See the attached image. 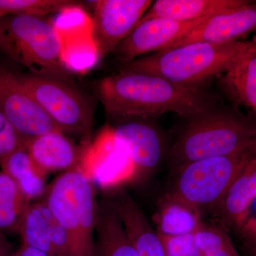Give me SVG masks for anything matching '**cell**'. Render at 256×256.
I'll use <instances>...</instances> for the list:
<instances>
[{"label": "cell", "instance_id": "cell-1", "mask_svg": "<svg viewBox=\"0 0 256 256\" xmlns=\"http://www.w3.org/2000/svg\"><path fill=\"white\" fill-rule=\"evenodd\" d=\"M97 90L106 114L116 118H146L174 112L188 119L220 104V97L208 92L190 90L156 76L126 70L101 80Z\"/></svg>", "mask_w": 256, "mask_h": 256}, {"label": "cell", "instance_id": "cell-2", "mask_svg": "<svg viewBox=\"0 0 256 256\" xmlns=\"http://www.w3.org/2000/svg\"><path fill=\"white\" fill-rule=\"evenodd\" d=\"M168 154L173 172L205 159L228 156L256 140L254 114L220 104L186 119Z\"/></svg>", "mask_w": 256, "mask_h": 256}, {"label": "cell", "instance_id": "cell-3", "mask_svg": "<svg viewBox=\"0 0 256 256\" xmlns=\"http://www.w3.org/2000/svg\"><path fill=\"white\" fill-rule=\"evenodd\" d=\"M250 42L188 44L122 64L120 70L156 76L184 88L207 92Z\"/></svg>", "mask_w": 256, "mask_h": 256}, {"label": "cell", "instance_id": "cell-4", "mask_svg": "<svg viewBox=\"0 0 256 256\" xmlns=\"http://www.w3.org/2000/svg\"><path fill=\"white\" fill-rule=\"evenodd\" d=\"M80 168L56 178L42 198L66 234L72 256H94L98 201L94 180Z\"/></svg>", "mask_w": 256, "mask_h": 256}, {"label": "cell", "instance_id": "cell-5", "mask_svg": "<svg viewBox=\"0 0 256 256\" xmlns=\"http://www.w3.org/2000/svg\"><path fill=\"white\" fill-rule=\"evenodd\" d=\"M256 158V140L228 156L194 162L174 172L168 194L210 212L217 206L236 178Z\"/></svg>", "mask_w": 256, "mask_h": 256}, {"label": "cell", "instance_id": "cell-6", "mask_svg": "<svg viewBox=\"0 0 256 256\" xmlns=\"http://www.w3.org/2000/svg\"><path fill=\"white\" fill-rule=\"evenodd\" d=\"M23 85L42 108L67 136L92 138L96 104L90 96L58 76L48 74H18Z\"/></svg>", "mask_w": 256, "mask_h": 256}, {"label": "cell", "instance_id": "cell-7", "mask_svg": "<svg viewBox=\"0 0 256 256\" xmlns=\"http://www.w3.org/2000/svg\"><path fill=\"white\" fill-rule=\"evenodd\" d=\"M0 21V48L34 73L65 75L62 44L53 24L30 16H8Z\"/></svg>", "mask_w": 256, "mask_h": 256}, {"label": "cell", "instance_id": "cell-8", "mask_svg": "<svg viewBox=\"0 0 256 256\" xmlns=\"http://www.w3.org/2000/svg\"><path fill=\"white\" fill-rule=\"evenodd\" d=\"M0 112L26 142L48 133L64 132L23 85L18 74L2 66Z\"/></svg>", "mask_w": 256, "mask_h": 256}, {"label": "cell", "instance_id": "cell-9", "mask_svg": "<svg viewBox=\"0 0 256 256\" xmlns=\"http://www.w3.org/2000/svg\"><path fill=\"white\" fill-rule=\"evenodd\" d=\"M94 3V36L99 58L116 47L138 26L150 0H100Z\"/></svg>", "mask_w": 256, "mask_h": 256}, {"label": "cell", "instance_id": "cell-10", "mask_svg": "<svg viewBox=\"0 0 256 256\" xmlns=\"http://www.w3.org/2000/svg\"><path fill=\"white\" fill-rule=\"evenodd\" d=\"M53 24L60 38L62 60L66 70L87 72L99 56L94 36L92 20L76 4L58 12Z\"/></svg>", "mask_w": 256, "mask_h": 256}, {"label": "cell", "instance_id": "cell-11", "mask_svg": "<svg viewBox=\"0 0 256 256\" xmlns=\"http://www.w3.org/2000/svg\"><path fill=\"white\" fill-rule=\"evenodd\" d=\"M208 18L192 22H178L160 18L140 22L130 34L112 52L122 64H126L137 60L141 56L168 50L190 34Z\"/></svg>", "mask_w": 256, "mask_h": 256}, {"label": "cell", "instance_id": "cell-12", "mask_svg": "<svg viewBox=\"0 0 256 256\" xmlns=\"http://www.w3.org/2000/svg\"><path fill=\"white\" fill-rule=\"evenodd\" d=\"M256 28V2L220 12L208 16L186 37L168 48L192 43L222 45L240 42Z\"/></svg>", "mask_w": 256, "mask_h": 256}, {"label": "cell", "instance_id": "cell-13", "mask_svg": "<svg viewBox=\"0 0 256 256\" xmlns=\"http://www.w3.org/2000/svg\"><path fill=\"white\" fill-rule=\"evenodd\" d=\"M112 139L138 173L151 174L164 156L160 133L144 121H127L111 129Z\"/></svg>", "mask_w": 256, "mask_h": 256}, {"label": "cell", "instance_id": "cell-14", "mask_svg": "<svg viewBox=\"0 0 256 256\" xmlns=\"http://www.w3.org/2000/svg\"><path fill=\"white\" fill-rule=\"evenodd\" d=\"M18 234L23 244L50 256H72L66 234L44 200L30 204Z\"/></svg>", "mask_w": 256, "mask_h": 256}, {"label": "cell", "instance_id": "cell-15", "mask_svg": "<svg viewBox=\"0 0 256 256\" xmlns=\"http://www.w3.org/2000/svg\"><path fill=\"white\" fill-rule=\"evenodd\" d=\"M107 198L124 224L138 256H166L158 232L126 190L116 188Z\"/></svg>", "mask_w": 256, "mask_h": 256}, {"label": "cell", "instance_id": "cell-16", "mask_svg": "<svg viewBox=\"0 0 256 256\" xmlns=\"http://www.w3.org/2000/svg\"><path fill=\"white\" fill-rule=\"evenodd\" d=\"M26 144L35 162L47 174L80 168L87 151L62 132L48 133Z\"/></svg>", "mask_w": 256, "mask_h": 256}, {"label": "cell", "instance_id": "cell-17", "mask_svg": "<svg viewBox=\"0 0 256 256\" xmlns=\"http://www.w3.org/2000/svg\"><path fill=\"white\" fill-rule=\"evenodd\" d=\"M222 92L234 107L245 108L250 114L256 112V42H250L218 78Z\"/></svg>", "mask_w": 256, "mask_h": 256}, {"label": "cell", "instance_id": "cell-18", "mask_svg": "<svg viewBox=\"0 0 256 256\" xmlns=\"http://www.w3.org/2000/svg\"><path fill=\"white\" fill-rule=\"evenodd\" d=\"M256 200V158L242 170L212 210L218 225L236 230L242 216Z\"/></svg>", "mask_w": 256, "mask_h": 256}, {"label": "cell", "instance_id": "cell-19", "mask_svg": "<svg viewBox=\"0 0 256 256\" xmlns=\"http://www.w3.org/2000/svg\"><path fill=\"white\" fill-rule=\"evenodd\" d=\"M94 256H138L110 202H98Z\"/></svg>", "mask_w": 256, "mask_h": 256}, {"label": "cell", "instance_id": "cell-20", "mask_svg": "<svg viewBox=\"0 0 256 256\" xmlns=\"http://www.w3.org/2000/svg\"><path fill=\"white\" fill-rule=\"evenodd\" d=\"M26 143L5 158L0 166L1 172L14 182L32 203L44 196L48 174L35 162Z\"/></svg>", "mask_w": 256, "mask_h": 256}, {"label": "cell", "instance_id": "cell-21", "mask_svg": "<svg viewBox=\"0 0 256 256\" xmlns=\"http://www.w3.org/2000/svg\"><path fill=\"white\" fill-rule=\"evenodd\" d=\"M247 0H158L141 21L151 18L192 22L236 8Z\"/></svg>", "mask_w": 256, "mask_h": 256}, {"label": "cell", "instance_id": "cell-22", "mask_svg": "<svg viewBox=\"0 0 256 256\" xmlns=\"http://www.w3.org/2000/svg\"><path fill=\"white\" fill-rule=\"evenodd\" d=\"M152 222L158 234L178 236L195 233L204 220L196 207L166 194L158 204Z\"/></svg>", "mask_w": 256, "mask_h": 256}, {"label": "cell", "instance_id": "cell-23", "mask_svg": "<svg viewBox=\"0 0 256 256\" xmlns=\"http://www.w3.org/2000/svg\"><path fill=\"white\" fill-rule=\"evenodd\" d=\"M31 202L14 182L0 173V232L18 234L24 215Z\"/></svg>", "mask_w": 256, "mask_h": 256}, {"label": "cell", "instance_id": "cell-24", "mask_svg": "<svg viewBox=\"0 0 256 256\" xmlns=\"http://www.w3.org/2000/svg\"><path fill=\"white\" fill-rule=\"evenodd\" d=\"M76 4L69 0H0V18L8 16L42 18Z\"/></svg>", "mask_w": 256, "mask_h": 256}, {"label": "cell", "instance_id": "cell-25", "mask_svg": "<svg viewBox=\"0 0 256 256\" xmlns=\"http://www.w3.org/2000/svg\"><path fill=\"white\" fill-rule=\"evenodd\" d=\"M194 237L197 248L201 252L202 256L233 244L225 229L216 224L204 222L194 233Z\"/></svg>", "mask_w": 256, "mask_h": 256}, {"label": "cell", "instance_id": "cell-26", "mask_svg": "<svg viewBox=\"0 0 256 256\" xmlns=\"http://www.w3.org/2000/svg\"><path fill=\"white\" fill-rule=\"evenodd\" d=\"M158 235L166 256H202L195 244L194 234L178 236Z\"/></svg>", "mask_w": 256, "mask_h": 256}, {"label": "cell", "instance_id": "cell-27", "mask_svg": "<svg viewBox=\"0 0 256 256\" xmlns=\"http://www.w3.org/2000/svg\"><path fill=\"white\" fill-rule=\"evenodd\" d=\"M26 142H28L0 112V162Z\"/></svg>", "mask_w": 256, "mask_h": 256}, {"label": "cell", "instance_id": "cell-28", "mask_svg": "<svg viewBox=\"0 0 256 256\" xmlns=\"http://www.w3.org/2000/svg\"><path fill=\"white\" fill-rule=\"evenodd\" d=\"M256 200L242 216L235 232L252 246L256 240Z\"/></svg>", "mask_w": 256, "mask_h": 256}, {"label": "cell", "instance_id": "cell-29", "mask_svg": "<svg viewBox=\"0 0 256 256\" xmlns=\"http://www.w3.org/2000/svg\"><path fill=\"white\" fill-rule=\"evenodd\" d=\"M11 256H50L48 254L30 246L23 244L18 250H14Z\"/></svg>", "mask_w": 256, "mask_h": 256}, {"label": "cell", "instance_id": "cell-30", "mask_svg": "<svg viewBox=\"0 0 256 256\" xmlns=\"http://www.w3.org/2000/svg\"><path fill=\"white\" fill-rule=\"evenodd\" d=\"M14 252L12 246L4 234L0 232V256H11Z\"/></svg>", "mask_w": 256, "mask_h": 256}, {"label": "cell", "instance_id": "cell-31", "mask_svg": "<svg viewBox=\"0 0 256 256\" xmlns=\"http://www.w3.org/2000/svg\"><path fill=\"white\" fill-rule=\"evenodd\" d=\"M237 255H238V254L236 249L234 247L233 244H230L222 248L220 250L210 252L204 256H236Z\"/></svg>", "mask_w": 256, "mask_h": 256}, {"label": "cell", "instance_id": "cell-32", "mask_svg": "<svg viewBox=\"0 0 256 256\" xmlns=\"http://www.w3.org/2000/svg\"><path fill=\"white\" fill-rule=\"evenodd\" d=\"M3 36V28L2 25L1 21H0V42L2 41V38Z\"/></svg>", "mask_w": 256, "mask_h": 256}, {"label": "cell", "instance_id": "cell-33", "mask_svg": "<svg viewBox=\"0 0 256 256\" xmlns=\"http://www.w3.org/2000/svg\"><path fill=\"white\" fill-rule=\"evenodd\" d=\"M239 256V255H237V256Z\"/></svg>", "mask_w": 256, "mask_h": 256}, {"label": "cell", "instance_id": "cell-34", "mask_svg": "<svg viewBox=\"0 0 256 256\" xmlns=\"http://www.w3.org/2000/svg\"><path fill=\"white\" fill-rule=\"evenodd\" d=\"M0 173H1V170H0Z\"/></svg>", "mask_w": 256, "mask_h": 256}]
</instances>
